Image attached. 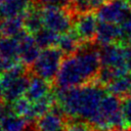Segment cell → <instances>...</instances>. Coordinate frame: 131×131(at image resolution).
Listing matches in <instances>:
<instances>
[{"label":"cell","mask_w":131,"mask_h":131,"mask_svg":"<svg viewBox=\"0 0 131 131\" xmlns=\"http://www.w3.org/2000/svg\"><path fill=\"white\" fill-rule=\"evenodd\" d=\"M127 1H128V2H129V3L131 4V0H127Z\"/></svg>","instance_id":"34"},{"label":"cell","mask_w":131,"mask_h":131,"mask_svg":"<svg viewBox=\"0 0 131 131\" xmlns=\"http://www.w3.org/2000/svg\"><path fill=\"white\" fill-rule=\"evenodd\" d=\"M3 19V14H2V11H1V4H0V21Z\"/></svg>","instance_id":"32"},{"label":"cell","mask_w":131,"mask_h":131,"mask_svg":"<svg viewBox=\"0 0 131 131\" xmlns=\"http://www.w3.org/2000/svg\"><path fill=\"white\" fill-rule=\"evenodd\" d=\"M114 131H131V128H129V129H123V128H121V129H117V130H114Z\"/></svg>","instance_id":"31"},{"label":"cell","mask_w":131,"mask_h":131,"mask_svg":"<svg viewBox=\"0 0 131 131\" xmlns=\"http://www.w3.org/2000/svg\"><path fill=\"white\" fill-rule=\"evenodd\" d=\"M107 93L97 81L69 88H57L55 98L63 113L71 119H81L88 123L97 114L100 102Z\"/></svg>","instance_id":"2"},{"label":"cell","mask_w":131,"mask_h":131,"mask_svg":"<svg viewBox=\"0 0 131 131\" xmlns=\"http://www.w3.org/2000/svg\"><path fill=\"white\" fill-rule=\"evenodd\" d=\"M95 9L91 0H72L69 10L75 15L79 13H84V12H89L91 10Z\"/></svg>","instance_id":"22"},{"label":"cell","mask_w":131,"mask_h":131,"mask_svg":"<svg viewBox=\"0 0 131 131\" xmlns=\"http://www.w3.org/2000/svg\"><path fill=\"white\" fill-rule=\"evenodd\" d=\"M131 4L127 0L106 1L97 8V18L99 21L122 25L131 15Z\"/></svg>","instance_id":"7"},{"label":"cell","mask_w":131,"mask_h":131,"mask_svg":"<svg viewBox=\"0 0 131 131\" xmlns=\"http://www.w3.org/2000/svg\"><path fill=\"white\" fill-rule=\"evenodd\" d=\"M95 43L99 46L113 43H123L122 27L113 23L99 21L95 37Z\"/></svg>","instance_id":"12"},{"label":"cell","mask_w":131,"mask_h":131,"mask_svg":"<svg viewBox=\"0 0 131 131\" xmlns=\"http://www.w3.org/2000/svg\"><path fill=\"white\" fill-rule=\"evenodd\" d=\"M30 122L24 117L14 113L9 112L2 118H0V127L3 131H27L29 129Z\"/></svg>","instance_id":"16"},{"label":"cell","mask_w":131,"mask_h":131,"mask_svg":"<svg viewBox=\"0 0 131 131\" xmlns=\"http://www.w3.org/2000/svg\"><path fill=\"white\" fill-rule=\"evenodd\" d=\"M105 89L108 93H112L119 97H126L131 95V73L118 76L112 82H110Z\"/></svg>","instance_id":"14"},{"label":"cell","mask_w":131,"mask_h":131,"mask_svg":"<svg viewBox=\"0 0 131 131\" xmlns=\"http://www.w3.org/2000/svg\"><path fill=\"white\" fill-rule=\"evenodd\" d=\"M0 4L3 17L24 16L33 5V0H6Z\"/></svg>","instance_id":"15"},{"label":"cell","mask_w":131,"mask_h":131,"mask_svg":"<svg viewBox=\"0 0 131 131\" xmlns=\"http://www.w3.org/2000/svg\"><path fill=\"white\" fill-rule=\"evenodd\" d=\"M103 1H112V0H103Z\"/></svg>","instance_id":"36"},{"label":"cell","mask_w":131,"mask_h":131,"mask_svg":"<svg viewBox=\"0 0 131 131\" xmlns=\"http://www.w3.org/2000/svg\"><path fill=\"white\" fill-rule=\"evenodd\" d=\"M126 62L128 71L131 72V44H126Z\"/></svg>","instance_id":"28"},{"label":"cell","mask_w":131,"mask_h":131,"mask_svg":"<svg viewBox=\"0 0 131 131\" xmlns=\"http://www.w3.org/2000/svg\"><path fill=\"white\" fill-rule=\"evenodd\" d=\"M34 36H35V39H36L38 45L40 46V48H46V47L57 46L60 34L43 27Z\"/></svg>","instance_id":"21"},{"label":"cell","mask_w":131,"mask_h":131,"mask_svg":"<svg viewBox=\"0 0 131 131\" xmlns=\"http://www.w3.org/2000/svg\"><path fill=\"white\" fill-rule=\"evenodd\" d=\"M30 75L27 71V66L21 61L2 75L1 81L3 86V98L6 102L12 103L18 98L25 96Z\"/></svg>","instance_id":"4"},{"label":"cell","mask_w":131,"mask_h":131,"mask_svg":"<svg viewBox=\"0 0 131 131\" xmlns=\"http://www.w3.org/2000/svg\"><path fill=\"white\" fill-rule=\"evenodd\" d=\"M91 125L81 119H72L67 123L64 131H91Z\"/></svg>","instance_id":"23"},{"label":"cell","mask_w":131,"mask_h":131,"mask_svg":"<svg viewBox=\"0 0 131 131\" xmlns=\"http://www.w3.org/2000/svg\"><path fill=\"white\" fill-rule=\"evenodd\" d=\"M122 114L127 128H131V95L124 97L122 100Z\"/></svg>","instance_id":"24"},{"label":"cell","mask_w":131,"mask_h":131,"mask_svg":"<svg viewBox=\"0 0 131 131\" xmlns=\"http://www.w3.org/2000/svg\"><path fill=\"white\" fill-rule=\"evenodd\" d=\"M0 56L19 60V40L17 36L0 35Z\"/></svg>","instance_id":"18"},{"label":"cell","mask_w":131,"mask_h":131,"mask_svg":"<svg viewBox=\"0 0 131 131\" xmlns=\"http://www.w3.org/2000/svg\"><path fill=\"white\" fill-rule=\"evenodd\" d=\"M66 114L57 104L37 119L36 131H64L67 126Z\"/></svg>","instance_id":"10"},{"label":"cell","mask_w":131,"mask_h":131,"mask_svg":"<svg viewBox=\"0 0 131 131\" xmlns=\"http://www.w3.org/2000/svg\"><path fill=\"white\" fill-rule=\"evenodd\" d=\"M99 53L101 59V66L108 67L120 71L122 73H127V62H126V45L123 43H113L108 45L100 46Z\"/></svg>","instance_id":"8"},{"label":"cell","mask_w":131,"mask_h":131,"mask_svg":"<svg viewBox=\"0 0 131 131\" xmlns=\"http://www.w3.org/2000/svg\"><path fill=\"white\" fill-rule=\"evenodd\" d=\"M6 0H0V3H3V2H5Z\"/></svg>","instance_id":"33"},{"label":"cell","mask_w":131,"mask_h":131,"mask_svg":"<svg viewBox=\"0 0 131 131\" xmlns=\"http://www.w3.org/2000/svg\"><path fill=\"white\" fill-rule=\"evenodd\" d=\"M0 131H3V129H2V128H1V127H0Z\"/></svg>","instance_id":"35"},{"label":"cell","mask_w":131,"mask_h":131,"mask_svg":"<svg viewBox=\"0 0 131 131\" xmlns=\"http://www.w3.org/2000/svg\"><path fill=\"white\" fill-rule=\"evenodd\" d=\"M51 93L49 81L34 75L30 78V82L25 96L32 102H36Z\"/></svg>","instance_id":"13"},{"label":"cell","mask_w":131,"mask_h":131,"mask_svg":"<svg viewBox=\"0 0 131 131\" xmlns=\"http://www.w3.org/2000/svg\"><path fill=\"white\" fill-rule=\"evenodd\" d=\"M74 15L69 9L58 6H44L42 16L44 27L58 34H63L72 30Z\"/></svg>","instance_id":"6"},{"label":"cell","mask_w":131,"mask_h":131,"mask_svg":"<svg viewBox=\"0 0 131 131\" xmlns=\"http://www.w3.org/2000/svg\"><path fill=\"white\" fill-rule=\"evenodd\" d=\"M98 44L83 43L79 49L67 55L55 78L57 88L69 89L96 80L101 68Z\"/></svg>","instance_id":"1"},{"label":"cell","mask_w":131,"mask_h":131,"mask_svg":"<svg viewBox=\"0 0 131 131\" xmlns=\"http://www.w3.org/2000/svg\"><path fill=\"white\" fill-rule=\"evenodd\" d=\"M122 31H123V43L131 44V15L130 17L121 25Z\"/></svg>","instance_id":"27"},{"label":"cell","mask_w":131,"mask_h":131,"mask_svg":"<svg viewBox=\"0 0 131 131\" xmlns=\"http://www.w3.org/2000/svg\"><path fill=\"white\" fill-rule=\"evenodd\" d=\"M91 2H92V4H93L94 8H98L99 6L102 5V3H103L104 1H103V0H91Z\"/></svg>","instance_id":"29"},{"label":"cell","mask_w":131,"mask_h":131,"mask_svg":"<svg viewBox=\"0 0 131 131\" xmlns=\"http://www.w3.org/2000/svg\"><path fill=\"white\" fill-rule=\"evenodd\" d=\"M3 98V86H2V81L0 79V101Z\"/></svg>","instance_id":"30"},{"label":"cell","mask_w":131,"mask_h":131,"mask_svg":"<svg viewBox=\"0 0 131 131\" xmlns=\"http://www.w3.org/2000/svg\"><path fill=\"white\" fill-rule=\"evenodd\" d=\"M39 5L42 6H58V7H69L72 0H35Z\"/></svg>","instance_id":"26"},{"label":"cell","mask_w":131,"mask_h":131,"mask_svg":"<svg viewBox=\"0 0 131 131\" xmlns=\"http://www.w3.org/2000/svg\"><path fill=\"white\" fill-rule=\"evenodd\" d=\"M98 21L97 15H94L91 11L75 14L72 29L82 43H92L95 41Z\"/></svg>","instance_id":"9"},{"label":"cell","mask_w":131,"mask_h":131,"mask_svg":"<svg viewBox=\"0 0 131 131\" xmlns=\"http://www.w3.org/2000/svg\"><path fill=\"white\" fill-rule=\"evenodd\" d=\"M82 44L83 43L81 42L79 37L76 35L74 30L72 29L71 31H69L67 33L60 34L59 40H58V43H57V47L67 56V55L75 53Z\"/></svg>","instance_id":"19"},{"label":"cell","mask_w":131,"mask_h":131,"mask_svg":"<svg viewBox=\"0 0 131 131\" xmlns=\"http://www.w3.org/2000/svg\"><path fill=\"white\" fill-rule=\"evenodd\" d=\"M20 60L17 59H11L0 56V75H4L6 72H8L10 69H12L14 66H16Z\"/></svg>","instance_id":"25"},{"label":"cell","mask_w":131,"mask_h":131,"mask_svg":"<svg viewBox=\"0 0 131 131\" xmlns=\"http://www.w3.org/2000/svg\"><path fill=\"white\" fill-rule=\"evenodd\" d=\"M63 56L64 54L57 46L42 48L37 59L31 66L32 74L49 82L55 80L64 58Z\"/></svg>","instance_id":"5"},{"label":"cell","mask_w":131,"mask_h":131,"mask_svg":"<svg viewBox=\"0 0 131 131\" xmlns=\"http://www.w3.org/2000/svg\"><path fill=\"white\" fill-rule=\"evenodd\" d=\"M89 124L94 131H114L126 127L120 97L107 92L100 102L97 114Z\"/></svg>","instance_id":"3"},{"label":"cell","mask_w":131,"mask_h":131,"mask_svg":"<svg viewBox=\"0 0 131 131\" xmlns=\"http://www.w3.org/2000/svg\"><path fill=\"white\" fill-rule=\"evenodd\" d=\"M18 40L19 60L27 67H31L40 53V46L38 45L35 36L26 30L18 35Z\"/></svg>","instance_id":"11"},{"label":"cell","mask_w":131,"mask_h":131,"mask_svg":"<svg viewBox=\"0 0 131 131\" xmlns=\"http://www.w3.org/2000/svg\"><path fill=\"white\" fill-rule=\"evenodd\" d=\"M24 16L4 17L0 21V35L3 36H17L24 32Z\"/></svg>","instance_id":"20"},{"label":"cell","mask_w":131,"mask_h":131,"mask_svg":"<svg viewBox=\"0 0 131 131\" xmlns=\"http://www.w3.org/2000/svg\"><path fill=\"white\" fill-rule=\"evenodd\" d=\"M24 27L27 32L33 35L39 32L44 27L42 9H39L38 7L32 5L24 14Z\"/></svg>","instance_id":"17"}]
</instances>
